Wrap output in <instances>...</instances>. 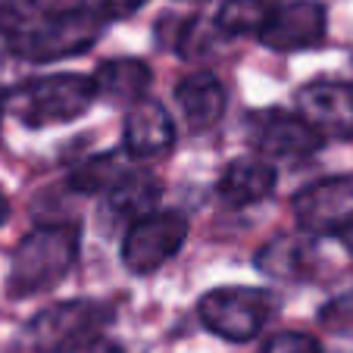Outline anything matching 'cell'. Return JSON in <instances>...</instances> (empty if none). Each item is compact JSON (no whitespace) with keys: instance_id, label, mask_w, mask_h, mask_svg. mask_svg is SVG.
I'll use <instances>...</instances> for the list:
<instances>
[{"instance_id":"6da1fadb","label":"cell","mask_w":353,"mask_h":353,"mask_svg":"<svg viewBox=\"0 0 353 353\" xmlns=\"http://www.w3.org/2000/svg\"><path fill=\"white\" fill-rule=\"evenodd\" d=\"M81 250V228L75 222H47L19 241L10 263V294L34 297L50 291L72 272Z\"/></svg>"},{"instance_id":"7a4b0ae2","label":"cell","mask_w":353,"mask_h":353,"mask_svg":"<svg viewBox=\"0 0 353 353\" xmlns=\"http://www.w3.org/2000/svg\"><path fill=\"white\" fill-rule=\"evenodd\" d=\"M94 100H97V91H94L91 75H38L3 94V113L28 128H47L75 122L91 110Z\"/></svg>"},{"instance_id":"3957f363","label":"cell","mask_w":353,"mask_h":353,"mask_svg":"<svg viewBox=\"0 0 353 353\" xmlns=\"http://www.w3.org/2000/svg\"><path fill=\"white\" fill-rule=\"evenodd\" d=\"M103 28H107L103 22H97L85 10L66 3L57 13H47L44 19L13 28L10 32V50L28 63L66 60V57L91 50L97 44V38L103 34Z\"/></svg>"},{"instance_id":"277c9868","label":"cell","mask_w":353,"mask_h":353,"mask_svg":"<svg viewBox=\"0 0 353 353\" xmlns=\"http://www.w3.org/2000/svg\"><path fill=\"white\" fill-rule=\"evenodd\" d=\"M113 307L103 300H63L28 322V341L38 353H79L103 338Z\"/></svg>"},{"instance_id":"5b68a950","label":"cell","mask_w":353,"mask_h":353,"mask_svg":"<svg viewBox=\"0 0 353 353\" xmlns=\"http://www.w3.org/2000/svg\"><path fill=\"white\" fill-rule=\"evenodd\" d=\"M197 313L213 334L234 341V344H244V341H254L260 328L272 319L275 297L263 288L250 285L213 288L200 297Z\"/></svg>"},{"instance_id":"8992f818","label":"cell","mask_w":353,"mask_h":353,"mask_svg":"<svg viewBox=\"0 0 353 353\" xmlns=\"http://www.w3.org/2000/svg\"><path fill=\"white\" fill-rule=\"evenodd\" d=\"M185 238V216L172 213V210H154L141 219H132L125 238H122V263L134 275H150L179 254Z\"/></svg>"},{"instance_id":"52a82bcc","label":"cell","mask_w":353,"mask_h":353,"mask_svg":"<svg viewBox=\"0 0 353 353\" xmlns=\"http://www.w3.org/2000/svg\"><path fill=\"white\" fill-rule=\"evenodd\" d=\"M297 225L310 234H341L353 225V175H332L294 197Z\"/></svg>"},{"instance_id":"ba28073f","label":"cell","mask_w":353,"mask_h":353,"mask_svg":"<svg viewBox=\"0 0 353 353\" xmlns=\"http://www.w3.org/2000/svg\"><path fill=\"white\" fill-rule=\"evenodd\" d=\"M328 13L316 0H291L285 7H272L269 19L263 22L260 41L275 54H297L325 41Z\"/></svg>"},{"instance_id":"9c48e42d","label":"cell","mask_w":353,"mask_h":353,"mask_svg":"<svg viewBox=\"0 0 353 353\" xmlns=\"http://www.w3.org/2000/svg\"><path fill=\"white\" fill-rule=\"evenodd\" d=\"M322 134L300 113L288 110H263L250 116V144L275 160H297L310 157L322 147Z\"/></svg>"},{"instance_id":"30bf717a","label":"cell","mask_w":353,"mask_h":353,"mask_svg":"<svg viewBox=\"0 0 353 353\" xmlns=\"http://www.w3.org/2000/svg\"><path fill=\"white\" fill-rule=\"evenodd\" d=\"M297 113L322 138H353V81L316 79L297 91Z\"/></svg>"},{"instance_id":"8fae6325","label":"cell","mask_w":353,"mask_h":353,"mask_svg":"<svg viewBox=\"0 0 353 353\" xmlns=\"http://www.w3.org/2000/svg\"><path fill=\"white\" fill-rule=\"evenodd\" d=\"M122 141L132 157H163L175 144V122L163 103L141 97L125 113Z\"/></svg>"},{"instance_id":"7c38bea8","label":"cell","mask_w":353,"mask_h":353,"mask_svg":"<svg viewBox=\"0 0 353 353\" xmlns=\"http://www.w3.org/2000/svg\"><path fill=\"white\" fill-rule=\"evenodd\" d=\"M175 100L191 132H210L225 113V88L213 72H194L175 85Z\"/></svg>"},{"instance_id":"4fadbf2b","label":"cell","mask_w":353,"mask_h":353,"mask_svg":"<svg viewBox=\"0 0 353 353\" xmlns=\"http://www.w3.org/2000/svg\"><path fill=\"white\" fill-rule=\"evenodd\" d=\"M219 197L232 207H250L260 203L275 191V169L260 157H241L222 169V179L216 185Z\"/></svg>"},{"instance_id":"5bb4252c","label":"cell","mask_w":353,"mask_h":353,"mask_svg":"<svg viewBox=\"0 0 353 353\" xmlns=\"http://www.w3.org/2000/svg\"><path fill=\"white\" fill-rule=\"evenodd\" d=\"M94 79V91L97 97L110 100V103H128L132 107L134 100H141L150 88V66L144 60H128V57H119V60H107L100 63Z\"/></svg>"},{"instance_id":"9a60e30c","label":"cell","mask_w":353,"mask_h":353,"mask_svg":"<svg viewBox=\"0 0 353 353\" xmlns=\"http://www.w3.org/2000/svg\"><path fill=\"white\" fill-rule=\"evenodd\" d=\"M110 207L113 213L128 216V219H141V216L154 213L157 203L163 197V185L157 175L150 172H122L119 181L110 188Z\"/></svg>"},{"instance_id":"2e32d148","label":"cell","mask_w":353,"mask_h":353,"mask_svg":"<svg viewBox=\"0 0 353 353\" xmlns=\"http://www.w3.org/2000/svg\"><path fill=\"white\" fill-rule=\"evenodd\" d=\"M310 263H313V244L300 234H281L269 241L256 256V266L279 279H303L310 272Z\"/></svg>"},{"instance_id":"e0dca14e","label":"cell","mask_w":353,"mask_h":353,"mask_svg":"<svg viewBox=\"0 0 353 353\" xmlns=\"http://www.w3.org/2000/svg\"><path fill=\"white\" fill-rule=\"evenodd\" d=\"M122 172H125V163H122L119 154H97L88 157L85 163H79L69 172V188L79 194H100L110 191Z\"/></svg>"},{"instance_id":"ac0fdd59","label":"cell","mask_w":353,"mask_h":353,"mask_svg":"<svg viewBox=\"0 0 353 353\" xmlns=\"http://www.w3.org/2000/svg\"><path fill=\"white\" fill-rule=\"evenodd\" d=\"M272 13L269 0H225L216 13V28L222 34H250L260 32Z\"/></svg>"},{"instance_id":"d6986e66","label":"cell","mask_w":353,"mask_h":353,"mask_svg":"<svg viewBox=\"0 0 353 353\" xmlns=\"http://www.w3.org/2000/svg\"><path fill=\"white\" fill-rule=\"evenodd\" d=\"M69 3L85 10L88 16H94V19L103 22V26H110V22H119V19H125V16L138 13L147 0H69Z\"/></svg>"},{"instance_id":"ffe728a7","label":"cell","mask_w":353,"mask_h":353,"mask_svg":"<svg viewBox=\"0 0 353 353\" xmlns=\"http://www.w3.org/2000/svg\"><path fill=\"white\" fill-rule=\"evenodd\" d=\"M319 322L328 332H353V291L328 300L319 310Z\"/></svg>"},{"instance_id":"44dd1931","label":"cell","mask_w":353,"mask_h":353,"mask_svg":"<svg viewBox=\"0 0 353 353\" xmlns=\"http://www.w3.org/2000/svg\"><path fill=\"white\" fill-rule=\"evenodd\" d=\"M260 353H322V347L307 332H279L263 344Z\"/></svg>"},{"instance_id":"7402d4cb","label":"cell","mask_w":353,"mask_h":353,"mask_svg":"<svg viewBox=\"0 0 353 353\" xmlns=\"http://www.w3.org/2000/svg\"><path fill=\"white\" fill-rule=\"evenodd\" d=\"M10 219V197H7V191L0 188V225Z\"/></svg>"},{"instance_id":"603a6c76","label":"cell","mask_w":353,"mask_h":353,"mask_svg":"<svg viewBox=\"0 0 353 353\" xmlns=\"http://www.w3.org/2000/svg\"><path fill=\"white\" fill-rule=\"evenodd\" d=\"M338 238H341V241H344V247H347V250H350V254H353V225H347V228H344V232H341V234H338Z\"/></svg>"},{"instance_id":"cb8c5ba5","label":"cell","mask_w":353,"mask_h":353,"mask_svg":"<svg viewBox=\"0 0 353 353\" xmlns=\"http://www.w3.org/2000/svg\"><path fill=\"white\" fill-rule=\"evenodd\" d=\"M103 353H128V350H122V347H107Z\"/></svg>"},{"instance_id":"d4e9b609","label":"cell","mask_w":353,"mask_h":353,"mask_svg":"<svg viewBox=\"0 0 353 353\" xmlns=\"http://www.w3.org/2000/svg\"><path fill=\"white\" fill-rule=\"evenodd\" d=\"M10 3H26V0H3V7H10Z\"/></svg>"},{"instance_id":"484cf974","label":"cell","mask_w":353,"mask_h":353,"mask_svg":"<svg viewBox=\"0 0 353 353\" xmlns=\"http://www.w3.org/2000/svg\"><path fill=\"white\" fill-rule=\"evenodd\" d=\"M181 3H207V0H181Z\"/></svg>"},{"instance_id":"4316f807","label":"cell","mask_w":353,"mask_h":353,"mask_svg":"<svg viewBox=\"0 0 353 353\" xmlns=\"http://www.w3.org/2000/svg\"><path fill=\"white\" fill-rule=\"evenodd\" d=\"M0 116H3V91H0Z\"/></svg>"}]
</instances>
